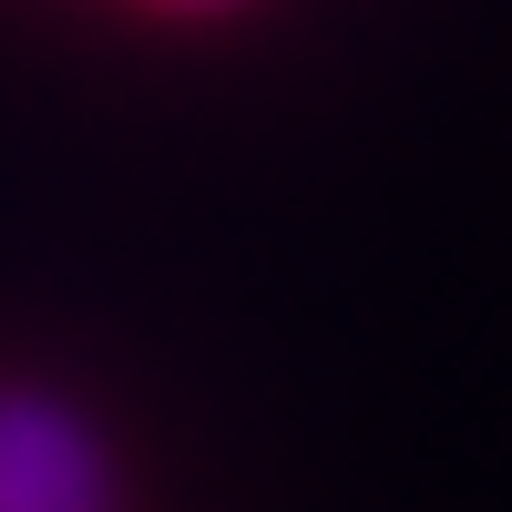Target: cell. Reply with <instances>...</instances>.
Masks as SVG:
<instances>
[{
	"mask_svg": "<svg viewBox=\"0 0 512 512\" xmlns=\"http://www.w3.org/2000/svg\"><path fill=\"white\" fill-rule=\"evenodd\" d=\"M0 512H113V461L82 410L0 390Z\"/></svg>",
	"mask_w": 512,
	"mask_h": 512,
	"instance_id": "1",
	"label": "cell"
}]
</instances>
